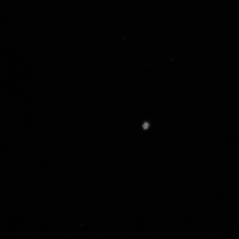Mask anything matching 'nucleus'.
<instances>
[{
  "mask_svg": "<svg viewBox=\"0 0 239 239\" xmlns=\"http://www.w3.org/2000/svg\"><path fill=\"white\" fill-rule=\"evenodd\" d=\"M149 127V124L147 122H145L143 125V127L144 130H147Z\"/></svg>",
  "mask_w": 239,
  "mask_h": 239,
  "instance_id": "nucleus-1",
  "label": "nucleus"
}]
</instances>
